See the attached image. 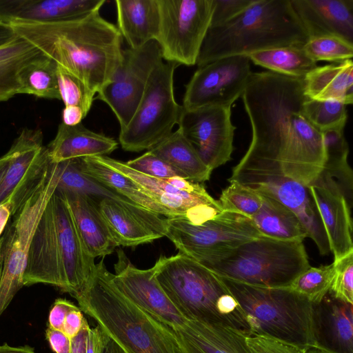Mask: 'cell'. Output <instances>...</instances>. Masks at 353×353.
<instances>
[{
	"instance_id": "cell-1",
	"label": "cell",
	"mask_w": 353,
	"mask_h": 353,
	"mask_svg": "<svg viewBox=\"0 0 353 353\" xmlns=\"http://www.w3.org/2000/svg\"><path fill=\"white\" fill-rule=\"evenodd\" d=\"M252 139L231 177L277 175L308 187L325 162L322 133L306 120L303 77L252 72L241 95Z\"/></svg>"
},
{
	"instance_id": "cell-2",
	"label": "cell",
	"mask_w": 353,
	"mask_h": 353,
	"mask_svg": "<svg viewBox=\"0 0 353 353\" xmlns=\"http://www.w3.org/2000/svg\"><path fill=\"white\" fill-rule=\"evenodd\" d=\"M28 41L97 93L110 81L123 58V37L99 10L52 23H9Z\"/></svg>"
},
{
	"instance_id": "cell-3",
	"label": "cell",
	"mask_w": 353,
	"mask_h": 353,
	"mask_svg": "<svg viewBox=\"0 0 353 353\" xmlns=\"http://www.w3.org/2000/svg\"><path fill=\"white\" fill-rule=\"evenodd\" d=\"M103 260L72 296L126 353H185L175 332L137 307L114 284Z\"/></svg>"
},
{
	"instance_id": "cell-4",
	"label": "cell",
	"mask_w": 353,
	"mask_h": 353,
	"mask_svg": "<svg viewBox=\"0 0 353 353\" xmlns=\"http://www.w3.org/2000/svg\"><path fill=\"white\" fill-rule=\"evenodd\" d=\"M308 39L290 0H254L234 19L209 28L196 65L274 48L302 46Z\"/></svg>"
},
{
	"instance_id": "cell-5",
	"label": "cell",
	"mask_w": 353,
	"mask_h": 353,
	"mask_svg": "<svg viewBox=\"0 0 353 353\" xmlns=\"http://www.w3.org/2000/svg\"><path fill=\"white\" fill-rule=\"evenodd\" d=\"M152 268L159 284L187 320L250 335L241 306L220 276L180 252L161 256Z\"/></svg>"
},
{
	"instance_id": "cell-6",
	"label": "cell",
	"mask_w": 353,
	"mask_h": 353,
	"mask_svg": "<svg viewBox=\"0 0 353 353\" xmlns=\"http://www.w3.org/2000/svg\"><path fill=\"white\" fill-rule=\"evenodd\" d=\"M219 276L245 284L284 288L310 267L303 241L262 236L199 262Z\"/></svg>"
},
{
	"instance_id": "cell-7",
	"label": "cell",
	"mask_w": 353,
	"mask_h": 353,
	"mask_svg": "<svg viewBox=\"0 0 353 353\" xmlns=\"http://www.w3.org/2000/svg\"><path fill=\"white\" fill-rule=\"evenodd\" d=\"M221 278L241 306L250 335L272 338L304 350L316 345L313 304L309 301L285 288L257 287Z\"/></svg>"
},
{
	"instance_id": "cell-8",
	"label": "cell",
	"mask_w": 353,
	"mask_h": 353,
	"mask_svg": "<svg viewBox=\"0 0 353 353\" xmlns=\"http://www.w3.org/2000/svg\"><path fill=\"white\" fill-rule=\"evenodd\" d=\"M179 65L163 60L152 72L132 119L120 130L119 141L124 150H149L173 132L182 110L174 94V73Z\"/></svg>"
},
{
	"instance_id": "cell-9",
	"label": "cell",
	"mask_w": 353,
	"mask_h": 353,
	"mask_svg": "<svg viewBox=\"0 0 353 353\" xmlns=\"http://www.w3.org/2000/svg\"><path fill=\"white\" fill-rule=\"evenodd\" d=\"M58 163H52L48 176L8 221L1 239L0 316L23 286V276L36 227L48 200L55 191Z\"/></svg>"
},
{
	"instance_id": "cell-10",
	"label": "cell",
	"mask_w": 353,
	"mask_h": 353,
	"mask_svg": "<svg viewBox=\"0 0 353 353\" xmlns=\"http://www.w3.org/2000/svg\"><path fill=\"white\" fill-rule=\"evenodd\" d=\"M157 1L159 26L155 40L163 60L179 65H196L210 26L213 0Z\"/></svg>"
},
{
	"instance_id": "cell-11",
	"label": "cell",
	"mask_w": 353,
	"mask_h": 353,
	"mask_svg": "<svg viewBox=\"0 0 353 353\" xmlns=\"http://www.w3.org/2000/svg\"><path fill=\"white\" fill-rule=\"evenodd\" d=\"M165 236L179 252L199 262L212 254L262 235L249 218L223 210L200 224L183 217L167 218Z\"/></svg>"
},
{
	"instance_id": "cell-12",
	"label": "cell",
	"mask_w": 353,
	"mask_h": 353,
	"mask_svg": "<svg viewBox=\"0 0 353 353\" xmlns=\"http://www.w3.org/2000/svg\"><path fill=\"white\" fill-rule=\"evenodd\" d=\"M163 61L156 40L139 48L123 50L122 61L110 82L98 92L97 99L109 105L120 130L132 119L156 68Z\"/></svg>"
},
{
	"instance_id": "cell-13",
	"label": "cell",
	"mask_w": 353,
	"mask_h": 353,
	"mask_svg": "<svg viewBox=\"0 0 353 353\" xmlns=\"http://www.w3.org/2000/svg\"><path fill=\"white\" fill-rule=\"evenodd\" d=\"M43 132L25 128L8 150L10 160L0 185V204L8 200L13 216L46 180L52 162Z\"/></svg>"
},
{
	"instance_id": "cell-14",
	"label": "cell",
	"mask_w": 353,
	"mask_h": 353,
	"mask_svg": "<svg viewBox=\"0 0 353 353\" xmlns=\"http://www.w3.org/2000/svg\"><path fill=\"white\" fill-rule=\"evenodd\" d=\"M252 72L245 55L226 57L198 67L185 85L182 107H232L243 94Z\"/></svg>"
},
{
	"instance_id": "cell-15",
	"label": "cell",
	"mask_w": 353,
	"mask_h": 353,
	"mask_svg": "<svg viewBox=\"0 0 353 353\" xmlns=\"http://www.w3.org/2000/svg\"><path fill=\"white\" fill-rule=\"evenodd\" d=\"M232 107H182L178 125L202 161L212 171L231 159L236 126Z\"/></svg>"
},
{
	"instance_id": "cell-16",
	"label": "cell",
	"mask_w": 353,
	"mask_h": 353,
	"mask_svg": "<svg viewBox=\"0 0 353 353\" xmlns=\"http://www.w3.org/2000/svg\"><path fill=\"white\" fill-rule=\"evenodd\" d=\"M95 157L136 182L174 217H183L192 223L200 224L223 210L219 201L212 198L205 188L196 191L181 190L174 187L169 179L143 174L128 167L125 162L108 156Z\"/></svg>"
},
{
	"instance_id": "cell-17",
	"label": "cell",
	"mask_w": 353,
	"mask_h": 353,
	"mask_svg": "<svg viewBox=\"0 0 353 353\" xmlns=\"http://www.w3.org/2000/svg\"><path fill=\"white\" fill-rule=\"evenodd\" d=\"M114 270L111 274L114 284L143 311L173 330L187 323L155 279L153 268H137L119 249Z\"/></svg>"
},
{
	"instance_id": "cell-18",
	"label": "cell",
	"mask_w": 353,
	"mask_h": 353,
	"mask_svg": "<svg viewBox=\"0 0 353 353\" xmlns=\"http://www.w3.org/2000/svg\"><path fill=\"white\" fill-rule=\"evenodd\" d=\"M260 193L271 196L298 217L322 255L330 252L327 238L309 187L277 175L245 174L230 177Z\"/></svg>"
},
{
	"instance_id": "cell-19",
	"label": "cell",
	"mask_w": 353,
	"mask_h": 353,
	"mask_svg": "<svg viewBox=\"0 0 353 353\" xmlns=\"http://www.w3.org/2000/svg\"><path fill=\"white\" fill-rule=\"evenodd\" d=\"M99 210L118 246L134 247L165 236L167 218L134 203L105 198Z\"/></svg>"
},
{
	"instance_id": "cell-20",
	"label": "cell",
	"mask_w": 353,
	"mask_h": 353,
	"mask_svg": "<svg viewBox=\"0 0 353 353\" xmlns=\"http://www.w3.org/2000/svg\"><path fill=\"white\" fill-rule=\"evenodd\" d=\"M308 187L334 261L339 260L353 251L351 208L335 183L327 177L321 174Z\"/></svg>"
},
{
	"instance_id": "cell-21",
	"label": "cell",
	"mask_w": 353,
	"mask_h": 353,
	"mask_svg": "<svg viewBox=\"0 0 353 353\" xmlns=\"http://www.w3.org/2000/svg\"><path fill=\"white\" fill-rule=\"evenodd\" d=\"M105 0H0V21L52 23L99 10Z\"/></svg>"
},
{
	"instance_id": "cell-22",
	"label": "cell",
	"mask_w": 353,
	"mask_h": 353,
	"mask_svg": "<svg viewBox=\"0 0 353 353\" xmlns=\"http://www.w3.org/2000/svg\"><path fill=\"white\" fill-rule=\"evenodd\" d=\"M309 38L336 36L353 43V0H290Z\"/></svg>"
},
{
	"instance_id": "cell-23",
	"label": "cell",
	"mask_w": 353,
	"mask_h": 353,
	"mask_svg": "<svg viewBox=\"0 0 353 353\" xmlns=\"http://www.w3.org/2000/svg\"><path fill=\"white\" fill-rule=\"evenodd\" d=\"M316 345L336 353H353L352 304L329 293L312 305Z\"/></svg>"
},
{
	"instance_id": "cell-24",
	"label": "cell",
	"mask_w": 353,
	"mask_h": 353,
	"mask_svg": "<svg viewBox=\"0 0 353 353\" xmlns=\"http://www.w3.org/2000/svg\"><path fill=\"white\" fill-rule=\"evenodd\" d=\"M58 191L67 203L88 254L95 259L112 253L118 245L99 210L98 203L87 195Z\"/></svg>"
},
{
	"instance_id": "cell-25",
	"label": "cell",
	"mask_w": 353,
	"mask_h": 353,
	"mask_svg": "<svg viewBox=\"0 0 353 353\" xmlns=\"http://www.w3.org/2000/svg\"><path fill=\"white\" fill-rule=\"evenodd\" d=\"M118 147L114 139L86 128L81 123L75 125H59L54 139L46 146L52 163L78 159L107 156Z\"/></svg>"
},
{
	"instance_id": "cell-26",
	"label": "cell",
	"mask_w": 353,
	"mask_h": 353,
	"mask_svg": "<svg viewBox=\"0 0 353 353\" xmlns=\"http://www.w3.org/2000/svg\"><path fill=\"white\" fill-rule=\"evenodd\" d=\"M173 331L191 353H252L247 336L231 327L188 321Z\"/></svg>"
},
{
	"instance_id": "cell-27",
	"label": "cell",
	"mask_w": 353,
	"mask_h": 353,
	"mask_svg": "<svg viewBox=\"0 0 353 353\" xmlns=\"http://www.w3.org/2000/svg\"><path fill=\"white\" fill-rule=\"evenodd\" d=\"M117 28L129 48L155 40L159 26L157 0H117Z\"/></svg>"
},
{
	"instance_id": "cell-28",
	"label": "cell",
	"mask_w": 353,
	"mask_h": 353,
	"mask_svg": "<svg viewBox=\"0 0 353 353\" xmlns=\"http://www.w3.org/2000/svg\"><path fill=\"white\" fill-rule=\"evenodd\" d=\"M304 92L308 99L334 100L350 105L353 101L352 59L316 66L304 77Z\"/></svg>"
},
{
	"instance_id": "cell-29",
	"label": "cell",
	"mask_w": 353,
	"mask_h": 353,
	"mask_svg": "<svg viewBox=\"0 0 353 353\" xmlns=\"http://www.w3.org/2000/svg\"><path fill=\"white\" fill-rule=\"evenodd\" d=\"M260 194L261 208L250 219L261 234L285 241H303L307 233L296 214L276 199Z\"/></svg>"
},
{
	"instance_id": "cell-30",
	"label": "cell",
	"mask_w": 353,
	"mask_h": 353,
	"mask_svg": "<svg viewBox=\"0 0 353 353\" xmlns=\"http://www.w3.org/2000/svg\"><path fill=\"white\" fill-rule=\"evenodd\" d=\"M81 170L131 202L167 218L173 215L157 204L136 182L94 157L79 158Z\"/></svg>"
},
{
	"instance_id": "cell-31",
	"label": "cell",
	"mask_w": 353,
	"mask_h": 353,
	"mask_svg": "<svg viewBox=\"0 0 353 353\" xmlns=\"http://www.w3.org/2000/svg\"><path fill=\"white\" fill-rule=\"evenodd\" d=\"M149 150L190 181L201 183L210 178L212 171L202 161L179 128Z\"/></svg>"
},
{
	"instance_id": "cell-32",
	"label": "cell",
	"mask_w": 353,
	"mask_h": 353,
	"mask_svg": "<svg viewBox=\"0 0 353 353\" xmlns=\"http://www.w3.org/2000/svg\"><path fill=\"white\" fill-rule=\"evenodd\" d=\"M325 162L321 175L332 180L345 198L349 206L352 205V170L348 163V143L344 129L322 132Z\"/></svg>"
},
{
	"instance_id": "cell-33",
	"label": "cell",
	"mask_w": 353,
	"mask_h": 353,
	"mask_svg": "<svg viewBox=\"0 0 353 353\" xmlns=\"http://www.w3.org/2000/svg\"><path fill=\"white\" fill-rule=\"evenodd\" d=\"M41 53L33 44L18 35L0 47V102L20 94L19 71Z\"/></svg>"
},
{
	"instance_id": "cell-34",
	"label": "cell",
	"mask_w": 353,
	"mask_h": 353,
	"mask_svg": "<svg viewBox=\"0 0 353 353\" xmlns=\"http://www.w3.org/2000/svg\"><path fill=\"white\" fill-rule=\"evenodd\" d=\"M248 58L270 72L294 77H304L317 66L305 53L303 46L279 47L258 51Z\"/></svg>"
},
{
	"instance_id": "cell-35",
	"label": "cell",
	"mask_w": 353,
	"mask_h": 353,
	"mask_svg": "<svg viewBox=\"0 0 353 353\" xmlns=\"http://www.w3.org/2000/svg\"><path fill=\"white\" fill-rule=\"evenodd\" d=\"M57 65L53 59L43 52L28 63L19 72L20 94L61 100Z\"/></svg>"
},
{
	"instance_id": "cell-36",
	"label": "cell",
	"mask_w": 353,
	"mask_h": 353,
	"mask_svg": "<svg viewBox=\"0 0 353 353\" xmlns=\"http://www.w3.org/2000/svg\"><path fill=\"white\" fill-rule=\"evenodd\" d=\"M57 163L59 167V178L56 190L87 195L98 203L105 198L131 202L84 173L80 168L79 158Z\"/></svg>"
},
{
	"instance_id": "cell-37",
	"label": "cell",
	"mask_w": 353,
	"mask_h": 353,
	"mask_svg": "<svg viewBox=\"0 0 353 353\" xmlns=\"http://www.w3.org/2000/svg\"><path fill=\"white\" fill-rule=\"evenodd\" d=\"M302 112L311 125L321 133L344 129L347 119L346 105L334 100L307 98L303 103Z\"/></svg>"
},
{
	"instance_id": "cell-38",
	"label": "cell",
	"mask_w": 353,
	"mask_h": 353,
	"mask_svg": "<svg viewBox=\"0 0 353 353\" xmlns=\"http://www.w3.org/2000/svg\"><path fill=\"white\" fill-rule=\"evenodd\" d=\"M334 276L333 263L319 267H310L301 273L286 288L312 304L321 302L329 292Z\"/></svg>"
},
{
	"instance_id": "cell-39",
	"label": "cell",
	"mask_w": 353,
	"mask_h": 353,
	"mask_svg": "<svg viewBox=\"0 0 353 353\" xmlns=\"http://www.w3.org/2000/svg\"><path fill=\"white\" fill-rule=\"evenodd\" d=\"M221 192L219 202L225 211L250 219L261 208L262 196L256 190L234 180Z\"/></svg>"
},
{
	"instance_id": "cell-40",
	"label": "cell",
	"mask_w": 353,
	"mask_h": 353,
	"mask_svg": "<svg viewBox=\"0 0 353 353\" xmlns=\"http://www.w3.org/2000/svg\"><path fill=\"white\" fill-rule=\"evenodd\" d=\"M303 49L316 63H337L352 59L353 56V43L336 36L310 37Z\"/></svg>"
},
{
	"instance_id": "cell-41",
	"label": "cell",
	"mask_w": 353,
	"mask_h": 353,
	"mask_svg": "<svg viewBox=\"0 0 353 353\" xmlns=\"http://www.w3.org/2000/svg\"><path fill=\"white\" fill-rule=\"evenodd\" d=\"M57 75L61 99L65 106H78L86 116L96 92L80 78L59 64L57 65Z\"/></svg>"
},
{
	"instance_id": "cell-42",
	"label": "cell",
	"mask_w": 353,
	"mask_h": 353,
	"mask_svg": "<svg viewBox=\"0 0 353 353\" xmlns=\"http://www.w3.org/2000/svg\"><path fill=\"white\" fill-rule=\"evenodd\" d=\"M334 276L329 294L341 301L353 304V251L334 261Z\"/></svg>"
},
{
	"instance_id": "cell-43",
	"label": "cell",
	"mask_w": 353,
	"mask_h": 353,
	"mask_svg": "<svg viewBox=\"0 0 353 353\" xmlns=\"http://www.w3.org/2000/svg\"><path fill=\"white\" fill-rule=\"evenodd\" d=\"M125 163L137 172L150 176L159 179L180 176L185 179L179 171L150 150Z\"/></svg>"
},
{
	"instance_id": "cell-44",
	"label": "cell",
	"mask_w": 353,
	"mask_h": 353,
	"mask_svg": "<svg viewBox=\"0 0 353 353\" xmlns=\"http://www.w3.org/2000/svg\"><path fill=\"white\" fill-rule=\"evenodd\" d=\"M245 339L252 353H305L298 346L264 336L250 335Z\"/></svg>"
},
{
	"instance_id": "cell-45",
	"label": "cell",
	"mask_w": 353,
	"mask_h": 353,
	"mask_svg": "<svg viewBox=\"0 0 353 353\" xmlns=\"http://www.w3.org/2000/svg\"><path fill=\"white\" fill-rule=\"evenodd\" d=\"M254 0H213L214 10L210 28L221 26L234 19Z\"/></svg>"
},
{
	"instance_id": "cell-46",
	"label": "cell",
	"mask_w": 353,
	"mask_h": 353,
	"mask_svg": "<svg viewBox=\"0 0 353 353\" xmlns=\"http://www.w3.org/2000/svg\"><path fill=\"white\" fill-rule=\"evenodd\" d=\"M72 302L63 299L55 300L48 316V327L62 331L63 325L68 313L77 307Z\"/></svg>"
},
{
	"instance_id": "cell-47",
	"label": "cell",
	"mask_w": 353,
	"mask_h": 353,
	"mask_svg": "<svg viewBox=\"0 0 353 353\" xmlns=\"http://www.w3.org/2000/svg\"><path fill=\"white\" fill-rule=\"evenodd\" d=\"M86 321L82 310L77 307L66 315L62 331L71 339L80 332Z\"/></svg>"
},
{
	"instance_id": "cell-48",
	"label": "cell",
	"mask_w": 353,
	"mask_h": 353,
	"mask_svg": "<svg viewBox=\"0 0 353 353\" xmlns=\"http://www.w3.org/2000/svg\"><path fill=\"white\" fill-rule=\"evenodd\" d=\"M46 336L55 353H70L71 339L63 331L48 327Z\"/></svg>"
},
{
	"instance_id": "cell-49",
	"label": "cell",
	"mask_w": 353,
	"mask_h": 353,
	"mask_svg": "<svg viewBox=\"0 0 353 353\" xmlns=\"http://www.w3.org/2000/svg\"><path fill=\"white\" fill-rule=\"evenodd\" d=\"M85 117L81 108L75 105L65 106L62 112V123L67 125H75L81 123Z\"/></svg>"
},
{
	"instance_id": "cell-50",
	"label": "cell",
	"mask_w": 353,
	"mask_h": 353,
	"mask_svg": "<svg viewBox=\"0 0 353 353\" xmlns=\"http://www.w3.org/2000/svg\"><path fill=\"white\" fill-rule=\"evenodd\" d=\"M101 341V327L97 325L94 328L88 329L86 341L85 353H99Z\"/></svg>"
},
{
	"instance_id": "cell-51",
	"label": "cell",
	"mask_w": 353,
	"mask_h": 353,
	"mask_svg": "<svg viewBox=\"0 0 353 353\" xmlns=\"http://www.w3.org/2000/svg\"><path fill=\"white\" fill-rule=\"evenodd\" d=\"M89 327L86 321L80 332L71 339L70 353H85V341Z\"/></svg>"
},
{
	"instance_id": "cell-52",
	"label": "cell",
	"mask_w": 353,
	"mask_h": 353,
	"mask_svg": "<svg viewBox=\"0 0 353 353\" xmlns=\"http://www.w3.org/2000/svg\"><path fill=\"white\" fill-rule=\"evenodd\" d=\"M99 353H126L101 328L100 349Z\"/></svg>"
},
{
	"instance_id": "cell-53",
	"label": "cell",
	"mask_w": 353,
	"mask_h": 353,
	"mask_svg": "<svg viewBox=\"0 0 353 353\" xmlns=\"http://www.w3.org/2000/svg\"><path fill=\"white\" fill-rule=\"evenodd\" d=\"M12 216L11 205L8 200L0 204V237Z\"/></svg>"
},
{
	"instance_id": "cell-54",
	"label": "cell",
	"mask_w": 353,
	"mask_h": 353,
	"mask_svg": "<svg viewBox=\"0 0 353 353\" xmlns=\"http://www.w3.org/2000/svg\"><path fill=\"white\" fill-rule=\"evenodd\" d=\"M17 34L10 24L0 21V47L10 42Z\"/></svg>"
},
{
	"instance_id": "cell-55",
	"label": "cell",
	"mask_w": 353,
	"mask_h": 353,
	"mask_svg": "<svg viewBox=\"0 0 353 353\" xmlns=\"http://www.w3.org/2000/svg\"><path fill=\"white\" fill-rule=\"evenodd\" d=\"M0 353H35L33 347L28 345L12 347L7 343L0 345Z\"/></svg>"
},
{
	"instance_id": "cell-56",
	"label": "cell",
	"mask_w": 353,
	"mask_h": 353,
	"mask_svg": "<svg viewBox=\"0 0 353 353\" xmlns=\"http://www.w3.org/2000/svg\"><path fill=\"white\" fill-rule=\"evenodd\" d=\"M10 160V153L8 151L4 155L0 157V185L8 170Z\"/></svg>"
},
{
	"instance_id": "cell-57",
	"label": "cell",
	"mask_w": 353,
	"mask_h": 353,
	"mask_svg": "<svg viewBox=\"0 0 353 353\" xmlns=\"http://www.w3.org/2000/svg\"><path fill=\"white\" fill-rule=\"evenodd\" d=\"M305 353H336L329 350L321 347L317 345H314L307 347L305 350Z\"/></svg>"
},
{
	"instance_id": "cell-58",
	"label": "cell",
	"mask_w": 353,
	"mask_h": 353,
	"mask_svg": "<svg viewBox=\"0 0 353 353\" xmlns=\"http://www.w3.org/2000/svg\"><path fill=\"white\" fill-rule=\"evenodd\" d=\"M1 270H2V255H1V239L0 237V277L1 274Z\"/></svg>"
},
{
	"instance_id": "cell-59",
	"label": "cell",
	"mask_w": 353,
	"mask_h": 353,
	"mask_svg": "<svg viewBox=\"0 0 353 353\" xmlns=\"http://www.w3.org/2000/svg\"><path fill=\"white\" fill-rule=\"evenodd\" d=\"M183 345H184V344H183ZM184 347H185V353H191V352H190L187 349V347H186L185 345H184Z\"/></svg>"
}]
</instances>
